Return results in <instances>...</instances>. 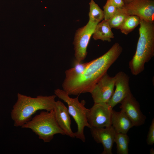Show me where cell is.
Returning <instances> with one entry per match:
<instances>
[{
    "mask_svg": "<svg viewBox=\"0 0 154 154\" xmlns=\"http://www.w3.org/2000/svg\"><path fill=\"white\" fill-rule=\"evenodd\" d=\"M128 16L119 8H117L115 13L107 21L112 28L119 29Z\"/></svg>",
    "mask_w": 154,
    "mask_h": 154,
    "instance_id": "20",
    "label": "cell"
},
{
    "mask_svg": "<svg viewBox=\"0 0 154 154\" xmlns=\"http://www.w3.org/2000/svg\"><path fill=\"white\" fill-rule=\"evenodd\" d=\"M115 90L107 104L112 108L121 102L131 93L129 86V77L123 71L114 76Z\"/></svg>",
    "mask_w": 154,
    "mask_h": 154,
    "instance_id": "10",
    "label": "cell"
},
{
    "mask_svg": "<svg viewBox=\"0 0 154 154\" xmlns=\"http://www.w3.org/2000/svg\"><path fill=\"white\" fill-rule=\"evenodd\" d=\"M139 37L135 52L129 63L131 74L136 76L142 72L145 65L154 56V22L140 19Z\"/></svg>",
    "mask_w": 154,
    "mask_h": 154,
    "instance_id": "3",
    "label": "cell"
},
{
    "mask_svg": "<svg viewBox=\"0 0 154 154\" xmlns=\"http://www.w3.org/2000/svg\"><path fill=\"white\" fill-rule=\"evenodd\" d=\"M90 129L94 140L102 144L104 150L101 154H112L116 132L112 126L105 127H92Z\"/></svg>",
    "mask_w": 154,
    "mask_h": 154,
    "instance_id": "12",
    "label": "cell"
},
{
    "mask_svg": "<svg viewBox=\"0 0 154 154\" xmlns=\"http://www.w3.org/2000/svg\"><path fill=\"white\" fill-rule=\"evenodd\" d=\"M89 5V21L97 24L104 19L103 11L95 3L94 0H91Z\"/></svg>",
    "mask_w": 154,
    "mask_h": 154,
    "instance_id": "18",
    "label": "cell"
},
{
    "mask_svg": "<svg viewBox=\"0 0 154 154\" xmlns=\"http://www.w3.org/2000/svg\"><path fill=\"white\" fill-rule=\"evenodd\" d=\"M140 19L135 15H128L120 29L121 32L127 35L139 24Z\"/></svg>",
    "mask_w": 154,
    "mask_h": 154,
    "instance_id": "19",
    "label": "cell"
},
{
    "mask_svg": "<svg viewBox=\"0 0 154 154\" xmlns=\"http://www.w3.org/2000/svg\"><path fill=\"white\" fill-rule=\"evenodd\" d=\"M112 110L107 103H94L89 109L88 114V122L90 128L105 127L111 126Z\"/></svg>",
    "mask_w": 154,
    "mask_h": 154,
    "instance_id": "8",
    "label": "cell"
},
{
    "mask_svg": "<svg viewBox=\"0 0 154 154\" xmlns=\"http://www.w3.org/2000/svg\"><path fill=\"white\" fill-rule=\"evenodd\" d=\"M115 78L107 73L96 84L90 93L94 103H107L114 92Z\"/></svg>",
    "mask_w": 154,
    "mask_h": 154,
    "instance_id": "9",
    "label": "cell"
},
{
    "mask_svg": "<svg viewBox=\"0 0 154 154\" xmlns=\"http://www.w3.org/2000/svg\"><path fill=\"white\" fill-rule=\"evenodd\" d=\"M112 28L107 21L103 20L96 25L93 34V38L95 40H101L110 42L114 38Z\"/></svg>",
    "mask_w": 154,
    "mask_h": 154,
    "instance_id": "15",
    "label": "cell"
},
{
    "mask_svg": "<svg viewBox=\"0 0 154 154\" xmlns=\"http://www.w3.org/2000/svg\"><path fill=\"white\" fill-rule=\"evenodd\" d=\"M113 5L117 8H120L123 6L125 3L123 0H111Z\"/></svg>",
    "mask_w": 154,
    "mask_h": 154,
    "instance_id": "23",
    "label": "cell"
},
{
    "mask_svg": "<svg viewBox=\"0 0 154 154\" xmlns=\"http://www.w3.org/2000/svg\"><path fill=\"white\" fill-rule=\"evenodd\" d=\"M90 62L85 63L78 62L74 61V66L65 72V77L63 82L72 80L82 74L88 66Z\"/></svg>",
    "mask_w": 154,
    "mask_h": 154,
    "instance_id": "16",
    "label": "cell"
},
{
    "mask_svg": "<svg viewBox=\"0 0 154 154\" xmlns=\"http://www.w3.org/2000/svg\"><path fill=\"white\" fill-rule=\"evenodd\" d=\"M53 110L58 124L66 135L72 138L75 137L74 133L71 128V120L66 107L61 101H56Z\"/></svg>",
    "mask_w": 154,
    "mask_h": 154,
    "instance_id": "13",
    "label": "cell"
},
{
    "mask_svg": "<svg viewBox=\"0 0 154 154\" xmlns=\"http://www.w3.org/2000/svg\"><path fill=\"white\" fill-rule=\"evenodd\" d=\"M125 3L126 4L132 1L133 0H123Z\"/></svg>",
    "mask_w": 154,
    "mask_h": 154,
    "instance_id": "24",
    "label": "cell"
},
{
    "mask_svg": "<svg viewBox=\"0 0 154 154\" xmlns=\"http://www.w3.org/2000/svg\"><path fill=\"white\" fill-rule=\"evenodd\" d=\"M56 97L54 94L48 96L39 95L33 98L20 93L11 112L14 126L21 127L30 120L37 111L53 110Z\"/></svg>",
    "mask_w": 154,
    "mask_h": 154,
    "instance_id": "2",
    "label": "cell"
},
{
    "mask_svg": "<svg viewBox=\"0 0 154 154\" xmlns=\"http://www.w3.org/2000/svg\"><path fill=\"white\" fill-rule=\"evenodd\" d=\"M55 95L59 99L66 103L68 106L69 113L74 119L77 125V130L74 133L75 137L83 142L85 141L84 134L85 127L90 128L88 121L89 109L85 106L84 100L80 102L78 96L75 98H71L64 90L57 88L54 91Z\"/></svg>",
    "mask_w": 154,
    "mask_h": 154,
    "instance_id": "5",
    "label": "cell"
},
{
    "mask_svg": "<svg viewBox=\"0 0 154 154\" xmlns=\"http://www.w3.org/2000/svg\"><path fill=\"white\" fill-rule=\"evenodd\" d=\"M111 125L116 133L127 134L133 126V124L124 112L112 110L111 118Z\"/></svg>",
    "mask_w": 154,
    "mask_h": 154,
    "instance_id": "14",
    "label": "cell"
},
{
    "mask_svg": "<svg viewBox=\"0 0 154 154\" xmlns=\"http://www.w3.org/2000/svg\"><path fill=\"white\" fill-rule=\"evenodd\" d=\"M123 48L117 42L114 43L105 53L90 61L85 71L80 76L67 82H63V90L69 95H78L90 93L121 53Z\"/></svg>",
    "mask_w": 154,
    "mask_h": 154,
    "instance_id": "1",
    "label": "cell"
},
{
    "mask_svg": "<svg viewBox=\"0 0 154 154\" xmlns=\"http://www.w3.org/2000/svg\"><path fill=\"white\" fill-rule=\"evenodd\" d=\"M97 25L88 21L76 31L73 42L75 61L82 62L85 58L88 46Z\"/></svg>",
    "mask_w": 154,
    "mask_h": 154,
    "instance_id": "6",
    "label": "cell"
},
{
    "mask_svg": "<svg viewBox=\"0 0 154 154\" xmlns=\"http://www.w3.org/2000/svg\"><path fill=\"white\" fill-rule=\"evenodd\" d=\"M129 138L127 134L116 133L114 142L118 154H128Z\"/></svg>",
    "mask_w": 154,
    "mask_h": 154,
    "instance_id": "17",
    "label": "cell"
},
{
    "mask_svg": "<svg viewBox=\"0 0 154 154\" xmlns=\"http://www.w3.org/2000/svg\"><path fill=\"white\" fill-rule=\"evenodd\" d=\"M150 153L151 154H154V150L153 148H152L150 149Z\"/></svg>",
    "mask_w": 154,
    "mask_h": 154,
    "instance_id": "25",
    "label": "cell"
},
{
    "mask_svg": "<svg viewBox=\"0 0 154 154\" xmlns=\"http://www.w3.org/2000/svg\"><path fill=\"white\" fill-rule=\"evenodd\" d=\"M31 129L44 142H49L56 134L66 135L58 124L53 110L42 111L21 126Z\"/></svg>",
    "mask_w": 154,
    "mask_h": 154,
    "instance_id": "4",
    "label": "cell"
},
{
    "mask_svg": "<svg viewBox=\"0 0 154 154\" xmlns=\"http://www.w3.org/2000/svg\"><path fill=\"white\" fill-rule=\"evenodd\" d=\"M147 143L148 145H153L154 143V119L152 121L149 127L147 138Z\"/></svg>",
    "mask_w": 154,
    "mask_h": 154,
    "instance_id": "22",
    "label": "cell"
},
{
    "mask_svg": "<svg viewBox=\"0 0 154 154\" xmlns=\"http://www.w3.org/2000/svg\"><path fill=\"white\" fill-rule=\"evenodd\" d=\"M120 103V108L125 113L133 126H139L144 124L146 117L142 112L139 102L131 93Z\"/></svg>",
    "mask_w": 154,
    "mask_h": 154,
    "instance_id": "11",
    "label": "cell"
},
{
    "mask_svg": "<svg viewBox=\"0 0 154 154\" xmlns=\"http://www.w3.org/2000/svg\"><path fill=\"white\" fill-rule=\"evenodd\" d=\"M119 8L127 15H135L140 19L154 22L153 0H133Z\"/></svg>",
    "mask_w": 154,
    "mask_h": 154,
    "instance_id": "7",
    "label": "cell"
},
{
    "mask_svg": "<svg viewBox=\"0 0 154 154\" xmlns=\"http://www.w3.org/2000/svg\"><path fill=\"white\" fill-rule=\"evenodd\" d=\"M103 9L104 20L106 21H108L117 11V8L113 5L111 0H107Z\"/></svg>",
    "mask_w": 154,
    "mask_h": 154,
    "instance_id": "21",
    "label": "cell"
}]
</instances>
